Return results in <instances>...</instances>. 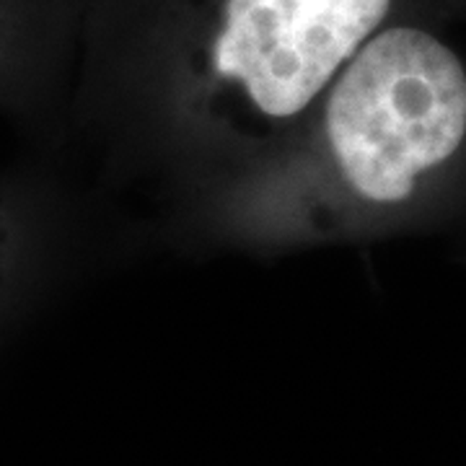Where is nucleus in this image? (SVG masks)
Here are the masks:
<instances>
[{
	"mask_svg": "<svg viewBox=\"0 0 466 466\" xmlns=\"http://www.w3.org/2000/svg\"><path fill=\"white\" fill-rule=\"evenodd\" d=\"M466 150V67L435 34L383 26L278 150L220 184L223 236L299 247L404 218Z\"/></svg>",
	"mask_w": 466,
	"mask_h": 466,
	"instance_id": "1",
	"label": "nucleus"
},
{
	"mask_svg": "<svg viewBox=\"0 0 466 466\" xmlns=\"http://www.w3.org/2000/svg\"><path fill=\"white\" fill-rule=\"evenodd\" d=\"M394 0H189L167 45V104L223 184L283 146Z\"/></svg>",
	"mask_w": 466,
	"mask_h": 466,
	"instance_id": "2",
	"label": "nucleus"
},
{
	"mask_svg": "<svg viewBox=\"0 0 466 466\" xmlns=\"http://www.w3.org/2000/svg\"><path fill=\"white\" fill-rule=\"evenodd\" d=\"M45 32V0H0V81L32 60Z\"/></svg>",
	"mask_w": 466,
	"mask_h": 466,
	"instance_id": "3",
	"label": "nucleus"
},
{
	"mask_svg": "<svg viewBox=\"0 0 466 466\" xmlns=\"http://www.w3.org/2000/svg\"><path fill=\"white\" fill-rule=\"evenodd\" d=\"M21 262V233L8 200L0 195V300L8 296Z\"/></svg>",
	"mask_w": 466,
	"mask_h": 466,
	"instance_id": "4",
	"label": "nucleus"
}]
</instances>
